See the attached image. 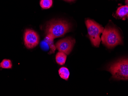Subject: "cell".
Masks as SVG:
<instances>
[{
	"label": "cell",
	"instance_id": "52a82bcc",
	"mask_svg": "<svg viewBox=\"0 0 128 96\" xmlns=\"http://www.w3.org/2000/svg\"><path fill=\"white\" fill-rule=\"evenodd\" d=\"M114 17L116 18L122 19L124 20L128 18V5H124L119 7L117 9Z\"/></svg>",
	"mask_w": 128,
	"mask_h": 96
},
{
	"label": "cell",
	"instance_id": "3957f363",
	"mask_svg": "<svg viewBox=\"0 0 128 96\" xmlns=\"http://www.w3.org/2000/svg\"><path fill=\"white\" fill-rule=\"evenodd\" d=\"M108 71L111 73L113 79L127 81L128 79V59H122L111 64L108 67Z\"/></svg>",
	"mask_w": 128,
	"mask_h": 96
},
{
	"label": "cell",
	"instance_id": "8fae6325",
	"mask_svg": "<svg viewBox=\"0 0 128 96\" xmlns=\"http://www.w3.org/2000/svg\"><path fill=\"white\" fill-rule=\"evenodd\" d=\"M12 67V64L10 59H4L0 63V67L2 69H11Z\"/></svg>",
	"mask_w": 128,
	"mask_h": 96
},
{
	"label": "cell",
	"instance_id": "6da1fadb",
	"mask_svg": "<svg viewBox=\"0 0 128 96\" xmlns=\"http://www.w3.org/2000/svg\"><path fill=\"white\" fill-rule=\"evenodd\" d=\"M71 28L70 23L62 20H52L47 24L45 33L47 36L53 39L60 38L68 32Z\"/></svg>",
	"mask_w": 128,
	"mask_h": 96
},
{
	"label": "cell",
	"instance_id": "277c9868",
	"mask_svg": "<svg viewBox=\"0 0 128 96\" xmlns=\"http://www.w3.org/2000/svg\"><path fill=\"white\" fill-rule=\"evenodd\" d=\"M85 23L91 43L94 46L99 47L101 41L100 35L102 33L104 28L101 25L90 19H87Z\"/></svg>",
	"mask_w": 128,
	"mask_h": 96
},
{
	"label": "cell",
	"instance_id": "ba28073f",
	"mask_svg": "<svg viewBox=\"0 0 128 96\" xmlns=\"http://www.w3.org/2000/svg\"><path fill=\"white\" fill-rule=\"evenodd\" d=\"M66 58V54L63 52L59 51L57 53L56 55V63L60 65H64L65 63Z\"/></svg>",
	"mask_w": 128,
	"mask_h": 96
},
{
	"label": "cell",
	"instance_id": "4fadbf2b",
	"mask_svg": "<svg viewBox=\"0 0 128 96\" xmlns=\"http://www.w3.org/2000/svg\"><path fill=\"white\" fill-rule=\"evenodd\" d=\"M66 0V1H69V2H72V1H73L75 0Z\"/></svg>",
	"mask_w": 128,
	"mask_h": 96
},
{
	"label": "cell",
	"instance_id": "7a4b0ae2",
	"mask_svg": "<svg viewBox=\"0 0 128 96\" xmlns=\"http://www.w3.org/2000/svg\"><path fill=\"white\" fill-rule=\"evenodd\" d=\"M102 43L109 48L122 43L118 31L112 26H107L104 30L101 36Z\"/></svg>",
	"mask_w": 128,
	"mask_h": 96
},
{
	"label": "cell",
	"instance_id": "9c48e42d",
	"mask_svg": "<svg viewBox=\"0 0 128 96\" xmlns=\"http://www.w3.org/2000/svg\"><path fill=\"white\" fill-rule=\"evenodd\" d=\"M54 39L47 36H46L44 39V41L47 43L50 49V51L49 53V54L54 53L56 50V48L54 44Z\"/></svg>",
	"mask_w": 128,
	"mask_h": 96
},
{
	"label": "cell",
	"instance_id": "8992f818",
	"mask_svg": "<svg viewBox=\"0 0 128 96\" xmlns=\"http://www.w3.org/2000/svg\"><path fill=\"white\" fill-rule=\"evenodd\" d=\"M75 42L74 39L67 37L58 41L56 43L55 47L60 52H63L68 55L72 51Z\"/></svg>",
	"mask_w": 128,
	"mask_h": 96
},
{
	"label": "cell",
	"instance_id": "30bf717a",
	"mask_svg": "<svg viewBox=\"0 0 128 96\" xmlns=\"http://www.w3.org/2000/svg\"><path fill=\"white\" fill-rule=\"evenodd\" d=\"M59 74L62 79L68 81L70 76V73L68 69L66 67H62L58 71Z\"/></svg>",
	"mask_w": 128,
	"mask_h": 96
},
{
	"label": "cell",
	"instance_id": "7c38bea8",
	"mask_svg": "<svg viewBox=\"0 0 128 96\" xmlns=\"http://www.w3.org/2000/svg\"><path fill=\"white\" fill-rule=\"evenodd\" d=\"M53 4L52 0H41L40 5L43 9H47L50 8Z\"/></svg>",
	"mask_w": 128,
	"mask_h": 96
},
{
	"label": "cell",
	"instance_id": "5b68a950",
	"mask_svg": "<svg viewBox=\"0 0 128 96\" xmlns=\"http://www.w3.org/2000/svg\"><path fill=\"white\" fill-rule=\"evenodd\" d=\"M24 39L25 46L28 49L35 48L39 43L38 35L36 31L31 29H27L25 30Z\"/></svg>",
	"mask_w": 128,
	"mask_h": 96
}]
</instances>
